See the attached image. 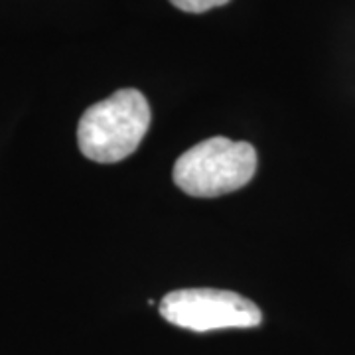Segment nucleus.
Listing matches in <instances>:
<instances>
[{
    "instance_id": "f257e3e1",
    "label": "nucleus",
    "mask_w": 355,
    "mask_h": 355,
    "mask_svg": "<svg viewBox=\"0 0 355 355\" xmlns=\"http://www.w3.org/2000/svg\"><path fill=\"white\" fill-rule=\"evenodd\" d=\"M150 127V105L137 89H121L83 113L77 142L83 156L99 164H114L139 148Z\"/></svg>"
},
{
    "instance_id": "f03ea898",
    "label": "nucleus",
    "mask_w": 355,
    "mask_h": 355,
    "mask_svg": "<svg viewBox=\"0 0 355 355\" xmlns=\"http://www.w3.org/2000/svg\"><path fill=\"white\" fill-rule=\"evenodd\" d=\"M257 172V153L249 142L216 137L191 146L174 164V182L193 198H217L241 190Z\"/></svg>"
},
{
    "instance_id": "20e7f679",
    "label": "nucleus",
    "mask_w": 355,
    "mask_h": 355,
    "mask_svg": "<svg viewBox=\"0 0 355 355\" xmlns=\"http://www.w3.org/2000/svg\"><path fill=\"white\" fill-rule=\"evenodd\" d=\"M176 8L184 10V12L190 14H200L207 12L211 8H217V6H223L227 4L229 0H170Z\"/></svg>"
},
{
    "instance_id": "7ed1b4c3",
    "label": "nucleus",
    "mask_w": 355,
    "mask_h": 355,
    "mask_svg": "<svg viewBox=\"0 0 355 355\" xmlns=\"http://www.w3.org/2000/svg\"><path fill=\"white\" fill-rule=\"evenodd\" d=\"M166 322L191 331L254 328L263 322L259 306L237 292L186 288L166 294L160 302Z\"/></svg>"
}]
</instances>
